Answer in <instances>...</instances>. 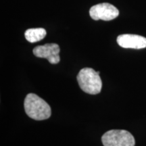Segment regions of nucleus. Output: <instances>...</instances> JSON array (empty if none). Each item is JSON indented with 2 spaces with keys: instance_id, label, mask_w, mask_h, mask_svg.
Instances as JSON below:
<instances>
[{
  "instance_id": "39448f33",
  "label": "nucleus",
  "mask_w": 146,
  "mask_h": 146,
  "mask_svg": "<svg viewBox=\"0 0 146 146\" xmlns=\"http://www.w3.org/2000/svg\"><path fill=\"white\" fill-rule=\"evenodd\" d=\"M60 47L56 43H47L43 45H39L33 49V54L36 57L47 58L49 62L52 64L59 63Z\"/></svg>"
},
{
  "instance_id": "0eeeda50",
  "label": "nucleus",
  "mask_w": 146,
  "mask_h": 146,
  "mask_svg": "<svg viewBox=\"0 0 146 146\" xmlns=\"http://www.w3.org/2000/svg\"><path fill=\"white\" fill-rule=\"evenodd\" d=\"M47 32L43 28L29 29L25 33V36L26 39L30 43L41 41L46 36Z\"/></svg>"
},
{
  "instance_id": "f257e3e1",
  "label": "nucleus",
  "mask_w": 146,
  "mask_h": 146,
  "mask_svg": "<svg viewBox=\"0 0 146 146\" xmlns=\"http://www.w3.org/2000/svg\"><path fill=\"white\" fill-rule=\"evenodd\" d=\"M24 107L27 114L35 120L47 119L52 114V110L48 104L34 94H29L26 96Z\"/></svg>"
},
{
  "instance_id": "7ed1b4c3",
  "label": "nucleus",
  "mask_w": 146,
  "mask_h": 146,
  "mask_svg": "<svg viewBox=\"0 0 146 146\" xmlns=\"http://www.w3.org/2000/svg\"><path fill=\"white\" fill-rule=\"evenodd\" d=\"M104 146H135V140L131 133L125 130H110L102 137Z\"/></svg>"
},
{
  "instance_id": "f03ea898",
  "label": "nucleus",
  "mask_w": 146,
  "mask_h": 146,
  "mask_svg": "<svg viewBox=\"0 0 146 146\" xmlns=\"http://www.w3.org/2000/svg\"><path fill=\"white\" fill-rule=\"evenodd\" d=\"M77 81L84 92L96 95L101 92L102 83L98 71L93 68H84L80 70L77 75Z\"/></svg>"
},
{
  "instance_id": "423d86ee",
  "label": "nucleus",
  "mask_w": 146,
  "mask_h": 146,
  "mask_svg": "<svg viewBox=\"0 0 146 146\" xmlns=\"http://www.w3.org/2000/svg\"><path fill=\"white\" fill-rule=\"evenodd\" d=\"M118 44L123 48L139 50L146 47V38L137 35L124 34L117 37Z\"/></svg>"
},
{
  "instance_id": "20e7f679",
  "label": "nucleus",
  "mask_w": 146,
  "mask_h": 146,
  "mask_svg": "<svg viewBox=\"0 0 146 146\" xmlns=\"http://www.w3.org/2000/svg\"><path fill=\"white\" fill-rule=\"evenodd\" d=\"M89 14L95 21L102 20L109 21L117 18L119 15V11L110 3H103L91 7L89 10Z\"/></svg>"
}]
</instances>
